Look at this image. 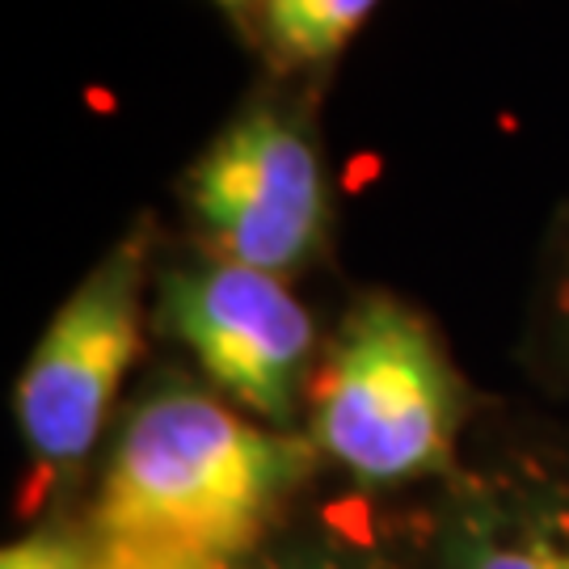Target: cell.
Returning <instances> with one entry per match:
<instances>
[{
  "instance_id": "9c48e42d",
  "label": "cell",
  "mask_w": 569,
  "mask_h": 569,
  "mask_svg": "<svg viewBox=\"0 0 569 569\" xmlns=\"http://www.w3.org/2000/svg\"><path fill=\"white\" fill-rule=\"evenodd\" d=\"M119 569V566H102ZM122 569H406V557L376 549L367 540H355L350 531L333 528H291L274 531L266 545L228 557V561H207V566H122Z\"/></svg>"
},
{
  "instance_id": "52a82bcc",
  "label": "cell",
  "mask_w": 569,
  "mask_h": 569,
  "mask_svg": "<svg viewBox=\"0 0 569 569\" xmlns=\"http://www.w3.org/2000/svg\"><path fill=\"white\" fill-rule=\"evenodd\" d=\"M385 0H266L249 51L262 77L326 93L333 68L367 30Z\"/></svg>"
},
{
  "instance_id": "30bf717a",
  "label": "cell",
  "mask_w": 569,
  "mask_h": 569,
  "mask_svg": "<svg viewBox=\"0 0 569 569\" xmlns=\"http://www.w3.org/2000/svg\"><path fill=\"white\" fill-rule=\"evenodd\" d=\"M0 569H102V557L81 515H42L39 528L0 552Z\"/></svg>"
},
{
  "instance_id": "8fae6325",
  "label": "cell",
  "mask_w": 569,
  "mask_h": 569,
  "mask_svg": "<svg viewBox=\"0 0 569 569\" xmlns=\"http://www.w3.org/2000/svg\"><path fill=\"white\" fill-rule=\"evenodd\" d=\"M211 4H216V9L228 18V26L249 42L253 39V26H258V13H262L266 0H211Z\"/></svg>"
},
{
  "instance_id": "3957f363",
  "label": "cell",
  "mask_w": 569,
  "mask_h": 569,
  "mask_svg": "<svg viewBox=\"0 0 569 569\" xmlns=\"http://www.w3.org/2000/svg\"><path fill=\"white\" fill-rule=\"evenodd\" d=\"M321 102L300 84L258 77L173 186L182 241L300 283L326 270L338 237Z\"/></svg>"
},
{
  "instance_id": "7a4b0ae2",
  "label": "cell",
  "mask_w": 569,
  "mask_h": 569,
  "mask_svg": "<svg viewBox=\"0 0 569 569\" xmlns=\"http://www.w3.org/2000/svg\"><path fill=\"white\" fill-rule=\"evenodd\" d=\"M443 329L392 287L346 296L308 392L305 435L346 486L392 498L439 489L486 418Z\"/></svg>"
},
{
  "instance_id": "8992f818",
  "label": "cell",
  "mask_w": 569,
  "mask_h": 569,
  "mask_svg": "<svg viewBox=\"0 0 569 569\" xmlns=\"http://www.w3.org/2000/svg\"><path fill=\"white\" fill-rule=\"evenodd\" d=\"M406 569H569V427L486 413L427 493Z\"/></svg>"
},
{
  "instance_id": "5b68a950",
  "label": "cell",
  "mask_w": 569,
  "mask_h": 569,
  "mask_svg": "<svg viewBox=\"0 0 569 569\" xmlns=\"http://www.w3.org/2000/svg\"><path fill=\"white\" fill-rule=\"evenodd\" d=\"M152 333L237 409L305 430L308 392L329 329L279 274L164 241L152 283Z\"/></svg>"
},
{
  "instance_id": "6da1fadb",
  "label": "cell",
  "mask_w": 569,
  "mask_h": 569,
  "mask_svg": "<svg viewBox=\"0 0 569 569\" xmlns=\"http://www.w3.org/2000/svg\"><path fill=\"white\" fill-rule=\"evenodd\" d=\"M321 468L305 430L266 427L164 363L127 397L81 523L102 566L228 561L283 531Z\"/></svg>"
},
{
  "instance_id": "ba28073f",
  "label": "cell",
  "mask_w": 569,
  "mask_h": 569,
  "mask_svg": "<svg viewBox=\"0 0 569 569\" xmlns=\"http://www.w3.org/2000/svg\"><path fill=\"white\" fill-rule=\"evenodd\" d=\"M519 367L552 406L569 413V194L557 203L531 270Z\"/></svg>"
},
{
  "instance_id": "277c9868",
  "label": "cell",
  "mask_w": 569,
  "mask_h": 569,
  "mask_svg": "<svg viewBox=\"0 0 569 569\" xmlns=\"http://www.w3.org/2000/svg\"><path fill=\"white\" fill-rule=\"evenodd\" d=\"M164 228L140 211L42 326L13 385V422L30 465L47 481V515H81L93 468L119 422L122 388L152 329V283Z\"/></svg>"
}]
</instances>
